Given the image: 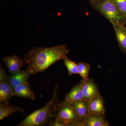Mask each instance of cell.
<instances>
[{
	"mask_svg": "<svg viewBox=\"0 0 126 126\" xmlns=\"http://www.w3.org/2000/svg\"><path fill=\"white\" fill-rule=\"evenodd\" d=\"M69 52L64 44L51 47H34L26 53L24 59L27 64V69L31 75H34L44 72L50 65L63 60Z\"/></svg>",
	"mask_w": 126,
	"mask_h": 126,
	"instance_id": "1",
	"label": "cell"
},
{
	"mask_svg": "<svg viewBox=\"0 0 126 126\" xmlns=\"http://www.w3.org/2000/svg\"><path fill=\"white\" fill-rule=\"evenodd\" d=\"M58 84L56 83L52 98L43 107L35 110L26 117L18 126H48L56 118L60 102L58 97Z\"/></svg>",
	"mask_w": 126,
	"mask_h": 126,
	"instance_id": "2",
	"label": "cell"
},
{
	"mask_svg": "<svg viewBox=\"0 0 126 126\" xmlns=\"http://www.w3.org/2000/svg\"><path fill=\"white\" fill-rule=\"evenodd\" d=\"M93 8L110 23L124 25L123 17L113 0H98Z\"/></svg>",
	"mask_w": 126,
	"mask_h": 126,
	"instance_id": "3",
	"label": "cell"
},
{
	"mask_svg": "<svg viewBox=\"0 0 126 126\" xmlns=\"http://www.w3.org/2000/svg\"><path fill=\"white\" fill-rule=\"evenodd\" d=\"M55 119L61 122L63 126H82L81 119L71 103L60 102Z\"/></svg>",
	"mask_w": 126,
	"mask_h": 126,
	"instance_id": "4",
	"label": "cell"
},
{
	"mask_svg": "<svg viewBox=\"0 0 126 126\" xmlns=\"http://www.w3.org/2000/svg\"><path fill=\"white\" fill-rule=\"evenodd\" d=\"M9 76L1 65H0V103L9 104L10 99L13 96L12 89L9 83Z\"/></svg>",
	"mask_w": 126,
	"mask_h": 126,
	"instance_id": "5",
	"label": "cell"
},
{
	"mask_svg": "<svg viewBox=\"0 0 126 126\" xmlns=\"http://www.w3.org/2000/svg\"><path fill=\"white\" fill-rule=\"evenodd\" d=\"M88 105L90 113L105 116L106 112L105 102L100 93L89 100Z\"/></svg>",
	"mask_w": 126,
	"mask_h": 126,
	"instance_id": "6",
	"label": "cell"
},
{
	"mask_svg": "<svg viewBox=\"0 0 126 126\" xmlns=\"http://www.w3.org/2000/svg\"><path fill=\"white\" fill-rule=\"evenodd\" d=\"M83 82V80L82 79L75 86H73L70 92L65 95L64 100L61 102L72 103L83 99L84 96L82 91Z\"/></svg>",
	"mask_w": 126,
	"mask_h": 126,
	"instance_id": "7",
	"label": "cell"
},
{
	"mask_svg": "<svg viewBox=\"0 0 126 126\" xmlns=\"http://www.w3.org/2000/svg\"><path fill=\"white\" fill-rule=\"evenodd\" d=\"M114 29L118 44L121 51L126 53V27L124 24L111 23Z\"/></svg>",
	"mask_w": 126,
	"mask_h": 126,
	"instance_id": "8",
	"label": "cell"
},
{
	"mask_svg": "<svg viewBox=\"0 0 126 126\" xmlns=\"http://www.w3.org/2000/svg\"><path fill=\"white\" fill-rule=\"evenodd\" d=\"M10 74L20 71L21 68L26 64L24 59H21L17 55L5 57L3 59Z\"/></svg>",
	"mask_w": 126,
	"mask_h": 126,
	"instance_id": "9",
	"label": "cell"
},
{
	"mask_svg": "<svg viewBox=\"0 0 126 126\" xmlns=\"http://www.w3.org/2000/svg\"><path fill=\"white\" fill-rule=\"evenodd\" d=\"M31 75L27 69L11 74L8 77V79L12 89L21 84L28 82V79Z\"/></svg>",
	"mask_w": 126,
	"mask_h": 126,
	"instance_id": "10",
	"label": "cell"
},
{
	"mask_svg": "<svg viewBox=\"0 0 126 126\" xmlns=\"http://www.w3.org/2000/svg\"><path fill=\"white\" fill-rule=\"evenodd\" d=\"M84 99L89 101L99 94L98 87L92 79L84 81L82 85Z\"/></svg>",
	"mask_w": 126,
	"mask_h": 126,
	"instance_id": "11",
	"label": "cell"
},
{
	"mask_svg": "<svg viewBox=\"0 0 126 126\" xmlns=\"http://www.w3.org/2000/svg\"><path fill=\"white\" fill-rule=\"evenodd\" d=\"M12 93L14 96H17L22 98H29L32 100L35 98L34 94L28 82L21 84L13 89Z\"/></svg>",
	"mask_w": 126,
	"mask_h": 126,
	"instance_id": "12",
	"label": "cell"
},
{
	"mask_svg": "<svg viewBox=\"0 0 126 126\" xmlns=\"http://www.w3.org/2000/svg\"><path fill=\"white\" fill-rule=\"evenodd\" d=\"M109 123L104 116L89 113L82 126H109Z\"/></svg>",
	"mask_w": 126,
	"mask_h": 126,
	"instance_id": "13",
	"label": "cell"
},
{
	"mask_svg": "<svg viewBox=\"0 0 126 126\" xmlns=\"http://www.w3.org/2000/svg\"><path fill=\"white\" fill-rule=\"evenodd\" d=\"M88 103V101L83 99L72 103L73 107L81 119L82 124L90 113Z\"/></svg>",
	"mask_w": 126,
	"mask_h": 126,
	"instance_id": "14",
	"label": "cell"
},
{
	"mask_svg": "<svg viewBox=\"0 0 126 126\" xmlns=\"http://www.w3.org/2000/svg\"><path fill=\"white\" fill-rule=\"evenodd\" d=\"M20 112L25 114L24 110L16 106H11L9 104L0 103V120L8 117L14 113Z\"/></svg>",
	"mask_w": 126,
	"mask_h": 126,
	"instance_id": "15",
	"label": "cell"
},
{
	"mask_svg": "<svg viewBox=\"0 0 126 126\" xmlns=\"http://www.w3.org/2000/svg\"><path fill=\"white\" fill-rule=\"evenodd\" d=\"M79 74L82 78L84 81L87 80L89 78V71L90 69V64L80 62L78 63Z\"/></svg>",
	"mask_w": 126,
	"mask_h": 126,
	"instance_id": "16",
	"label": "cell"
},
{
	"mask_svg": "<svg viewBox=\"0 0 126 126\" xmlns=\"http://www.w3.org/2000/svg\"><path fill=\"white\" fill-rule=\"evenodd\" d=\"M63 60L64 65L67 69L69 76L74 74H79L78 64L69 60L66 55Z\"/></svg>",
	"mask_w": 126,
	"mask_h": 126,
	"instance_id": "17",
	"label": "cell"
},
{
	"mask_svg": "<svg viewBox=\"0 0 126 126\" xmlns=\"http://www.w3.org/2000/svg\"><path fill=\"white\" fill-rule=\"evenodd\" d=\"M121 14L126 27V0H113Z\"/></svg>",
	"mask_w": 126,
	"mask_h": 126,
	"instance_id": "18",
	"label": "cell"
},
{
	"mask_svg": "<svg viewBox=\"0 0 126 126\" xmlns=\"http://www.w3.org/2000/svg\"><path fill=\"white\" fill-rule=\"evenodd\" d=\"M97 0H89V1L90 5L92 6V7H93Z\"/></svg>",
	"mask_w": 126,
	"mask_h": 126,
	"instance_id": "19",
	"label": "cell"
}]
</instances>
